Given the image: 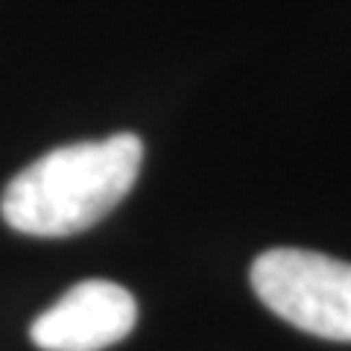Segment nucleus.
Instances as JSON below:
<instances>
[{"mask_svg": "<svg viewBox=\"0 0 351 351\" xmlns=\"http://www.w3.org/2000/svg\"><path fill=\"white\" fill-rule=\"evenodd\" d=\"M144 144L132 132L50 149L0 196V217L29 237H71L97 226L138 182Z\"/></svg>", "mask_w": 351, "mask_h": 351, "instance_id": "nucleus-1", "label": "nucleus"}, {"mask_svg": "<svg viewBox=\"0 0 351 351\" xmlns=\"http://www.w3.org/2000/svg\"><path fill=\"white\" fill-rule=\"evenodd\" d=\"M255 295L304 334L351 343V263L307 249H269L249 269Z\"/></svg>", "mask_w": 351, "mask_h": 351, "instance_id": "nucleus-2", "label": "nucleus"}, {"mask_svg": "<svg viewBox=\"0 0 351 351\" xmlns=\"http://www.w3.org/2000/svg\"><path fill=\"white\" fill-rule=\"evenodd\" d=\"M138 322L135 295L114 281H80L29 325L41 351H103L132 334Z\"/></svg>", "mask_w": 351, "mask_h": 351, "instance_id": "nucleus-3", "label": "nucleus"}]
</instances>
